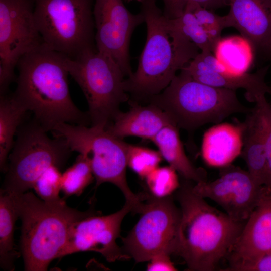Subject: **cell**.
<instances>
[{
  "label": "cell",
  "instance_id": "4fadbf2b",
  "mask_svg": "<svg viewBox=\"0 0 271 271\" xmlns=\"http://www.w3.org/2000/svg\"><path fill=\"white\" fill-rule=\"evenodd\" d=\"M262 187L248 171L231 164L220 168L217 179L196 183L192 189L198 195L216 203L231 218L246 222L259 202Z\"/></svg>",
  "mask_w": 271,
  "mask_h": 271
},
{
  "label": "cell",
  "instance_id": "ba28073f",
  "mask_svg": "<svg viewBox=\"0 0 271 271\" xmlns=\"http://www.w3.org/2000/svg\"><path fill=\"white\" fill-rule=\"evenodd\" d=\"M93 3L35 0V19L44 43L71 58L96 47Z\"/></svg>",
  "mask_w": 271,
  "mask_h": 271
},
{
  "label": "cell",
  "instance_id": "9a60e30c",
  "mask_svg": "<svg viewBox=\"0 0 271 271\" xmlns=\"http://www.w3.org/2000/svg\"><path fill=\"white\" fill-rule=\"evenodd\" d=\"M271 253V190L263 186L259 202L227 256L225 270L240 271Z\"/></svg>",
  "mask_w": 271,
  "mask_h": 271
},
{
  "label": "cell",
  "instance_id": "4316f807",
  "mask_svg": "<svg viewBox=\"0 0 271 271\" xmlns=\"http://www.w3.org/2000/svg\"><path fill=\"white\" fill-rule=\"evenodd\" d=\"M126 151L127 166L144 179L159 167L162 159L159 151L128 143Z\"/></svg>",
  "mask_w": 271,
  "mask_h": 271
},
{
  "label": "cell",
  "instance_id": "603a6c76",
  "mask_svg": "<svg viewBox=\"0 0 271 271\" xmlns=\"http://www.w3.org/2000/svg\"><path fill=\"white\" fill-rule=\"evenodd\" d=\"M254 52L247 39L241 35H233L221 38L213 54L227 71L242 75L248 73L253 62Z\"/></svg>",
  "mask_w": 271,
  "mask_h": 271
},
{
  "label": "cell",
  "instance_id": "52a82bcc",
  "mask_svg": "<svg viewBox=\"0 0 271 271\" xmlns=\"http://www.w3.org/2000/svg\"><path fill=\"white\" fill-rule=\"evenodd\" d=\"M65 64L86 98L91 125L106 128L119 111L120 105L129 98L122 70L110 56L96 47L74 58L66 56Z\"/></svg>",
  "mask_w": 271,
  "mask_h": 271
},
{
  "label": "cell",
  "instance_id": "836d02e7",
  "mask_svg": "<svg viewBox=\"0 0 271 271\" xmlns=\"http://www.w3.org/2000/svg\"><path fill=\"white\" fill-rule=\"evenodd\" d=\"M125 1H127V2H131V1H137V2H140V3H141L142 2L143 0H124Z\"/></svg>",
  "mask_w": 271,
  "mask_h": 271
},
{
  "label": "cell",
  "instance_id": "30bf717a",
  "mask_svg": "<svg viewBox=\"0 0 271 271\" xmlns=\"http://www.w3.org/2000/svg\"><path fill=\"white\" fill-rule=\"evenodd\" d=\"M141 214L122 238L124 253L137 262L149 261L160 253L176 254L181 211L171 196L147 197Z\"/></svg>",
  "mask_w": 271,
  "mask_h": 271
},
{
  "label": "cell",
  "instance_id": "277c9868",
  "mask_svg": "<svg viewBox=\"0 0 271 271\" xmlns=\"http://www.w3.org/2000/svg\"><path fill=\"white\" fill-rule=\"evenodd\" d=\"M11 194L22 222L21 250L26 271L47 270L59 258L73 224L96 213L71 208L62 198L46 202L32 192Z\"/></svg>",
  "mask_w": 271,
  "mask_h": 271
},
{
  "label": "cell",
  "instance_id": "3957f363",
  "mask_svg": "<svg viewBox=\"0 0 271 271\" xmlns=\"http://www.w3.org/2000/svg\"><path fill=\"white\" fill-rule=\"evenodd\" d=\"M157 0H143L140 12L147 25V38L138 68L125 79V91L147 101L164 90L180 70L199 53L193 43L170 27Z\"/></svg>",
  "mask_w": 271,
  "mask_h": 271
},
{
  "label": "cell",
  "instance_id": "f1b7e54d",
  "mask_svg": "<svg viewBox=\"0 0 271 271\" xmlns=\"http://www.w3.org/2000/svg\"><path fill=\"white\" fill-rule=\"evenodd\" d=\"M253 109L256 113L265 145L267 165L265 186L271 188V104L265 95H260L255 100Z\"/></svg>",
  "mask_w": 271,
  "mask_h": 271
},
{
  "label": "cell",
  "instance_id": "83f0119b",
  "mask_svg": "<svg viewBox=\"0 0 271 271\" xmlns=\"http://www.w3.org/2000/svg\"><path fill=\"white\" fill-rule=\"evenodd\" d=\"M145 179L151 194L157 198L171 196L180 185L177 172L170 165L158 167Z\"/></svg>",
  "mask_w": 271,
  "mask_h": 271
},
{
  "label": "cell",
  "instance_id": "44dd1931",
  "mask_svg": "<svg viewBox=\"0 0 271 271\" xmlns=\"http://www.w3.org/2000/svg\"><path fill=\"white\" fill-rule=\"evenodd\" d=\"M158 149L162 158L184 179L196 183L207 181L205 171L195 167L185 152L175 123H170L161 129L151 140Z\"/></svg>",
  "mask_w": 271,
  "mask_h": 271
},
{
  "label": "cell",
  "instance_id": "d590c367",
  "mask_svg": "<svg viewBox=\"0 0 271 271\" xmlns=\"http://www.w3.org/2000/svg\"><path fill=\"white\" fill-rule=\"evenodd\" d=\"M270 190H271V188H270Z\"/></svg>",
  "mask_w": 271,
  "mask_h": 271
},
{
  "label": "cell",
  "instance_id": "7a4b0ae2",
  "mask_svg": "<svg viewBox=\"0 0 271 271\" xmlns=\"http://www.w3.org/2000/svg\"><path fill=\"white\" fill-rule=\"evenodd\" d=\"M184 179L176 192L181 211L176 254L188 270L213 271L227 257L246 222L210 206Z\"/></svg>",
  "mask_w": 271,
  "mask_h": 271
},
{
  "label": "cell",
  "instance_id": "7c38bea8",
  "mask_svg": "<svg viewBox=\"0 0 271 271\" xmlns=\"http://www.w3.org/2000/svg\"><path fill=\"white\" fill-rule=\"evenodd\" d=\"M93 13L96 48L110 56L125 76H131L130 41L136 27L145 22L143 14L131 13L123 0H95Z\"/></svg>",
  "mask_w": 271,
  "mask_h": 271
},
{
  "label": "cell",
  "instance_id": "484cf974",
  "mask_svg": "<svg viewBox=\"0 0 271 271\" xmlns=\"http://www.w3.org/2000/svg\"><path fill=\"white\" fill-rule=\"evenodd\" d=\"M94 178L90 158L79 154L74 163L62 174L61 191L65 197L78 196Z\"/></svg>",
  "mask_w": 271,
  "mask_h": 271
},
{
  "label": "cell",
  "instance_id": "cb8c5ba5",
  "mask_svg": "<svg viewBox=\"0 0 271 271\" xmlns=\"http://www.w3.org/2000/svg\"><path fill=\"white\" fill-rule=\"evenodd\" d=\"M28 111L13 95L0 97V169H8L9 154L14 144V137Z\"/></svg>",
  "mask_w": 271,
  "mask_h": 271
},
{
  "label": "cell",
  "instance_id": "d6986e66",
  "mask_svg": "<svg viewBox=\"0 0 271 271\" xmlns=\"http://www.w3.org/2000/svg\"><path fill=\"white\" fill-rule=\"evenodd\" d=\"M170 123H174L159 107L150 103L143 106L134 101L128 111H118L105 128L120 139L138 137L151 141L161 129Z\"/></svg>",
  "mask_w": 271,
  "mask_h": 271
},
{
  "label": "cell",
  "instance_id": "d6a6232c",
  "mask_svg": "<svg viewBox=\"0 0 271 271\" xmlns=\"http://www.w3.org/2000/svg\"><path fill=\"white\" fill-rule=\"evenodd\" d=\"M240 271H271V253L242 267Z\"/></svg>",
  "mask_w": 271,
  "mask_h": 271
},
{
  "label": "cell",
  "instance_id": "ffe728a7",
  "mask_svg": "<svg viewBox=\"0 0 271 271\" xmlns=\"http://www.w3.org/2000/svg\"><path fill=\"white\" fill-rule=\"evenodd\" d=\"M243 147L242 123L216 124L203 134L201 155L209 166L222 168L231 164L241 155Z\"/></svg>",
  "mask_w": 271,
  "mask_h": 271
},
{
  "label": "cell",
  "instance_id": "8992f818",
  "mask_svg": "<svg viewBox=\"0 0 271 271\" xmlns=\"http://www.w3.org/2000/svg\"><path fill=\"white\" fill-rule=\"evenodd\" d=\"M55 137L63 139L72 152L89 157L96 180V187L109 182L116 186L129 203L133 213H141L145 196L135 194L126 180V143L98 125L61 123L52 130Z\"/></svg>",
  "mask_w": 271,
  "mask_h": 271
},
{
  "label": "cell",
  "instance_id": "9c48e42d",
  "mask_svg": "<svg viewBox=\"0 0 271 271\" xmlns=\"http://www.w3.org/2000/svg\"><path fill=\"white\" fill-rule=\"evenodd\" d=\"M35 120L18 134L9 156L1 189L14 194L33 189L37 179L53 165L62 168L72 152L62 139H52Z\"/></svg>",
  "mask_w": 271,
  "mask_h": 271
},
{
  "label": "cell",
  "instance_id": "ac0fdd59",
  "mask_svg": "<svg viewBox=\"0 0 271 271\" xmlns=\"http://www.w3.org/2000/svg\"><path fill=\"white\" fill-rule=\"evenodd\" d=\"M229 27L236 28L255 51L267 50L271 41V0H228Z\"/></svg>",
  "mask_w": 271,
  "mask_h": 271
},
{
  "label": "cell",
  "instance_id": "2e32d148",
  "mask_svg": "<svg viewBox=\"0 0 271 271\" xmlns=\"http://www.w3.org/2000/svg\"><path fill=\"white\" fill-rule=\"evenodd\" d=\"M182 69L196 80L211 86L235 91L244 89L246 98L251 102H254L260 95L271 94V87L265 82L268 66L253 73L235 74L227 71L213 53L200 51Z\"/></svg>",
  "mask_w": 271,
  "mask_h": 271
},
{
  "label": "cell",
  "instance_id": "5b68a950",
  "mask_svg": "<svg viewBox=\"0 0 271 271\" xmlns=\"http://www.w3.org/2000/svg\"><path fill=\"white\" fill-rule=\"evenodd\" d=\"M147 101L165 111L178 128L188 131L252 110L240 102L236 91L201 83L183 69L164 90Z\"/></svg>",
  "mask_w": 271,
  "mask_h": 271
},
{
  "label": "cell",
  "instance_id": "e575fe53",
  "mask_svg": "<svg viewBox=\"0 0 271 271\" xmlns=\"http://www.w3.org/2000/svg\"><path fill=\"white\" fill-rule=\"evenodd\" d=\"M267 51H269L270 52H271V41H270V43L269 45V46L267 49Z\"/></svg>",
  "mask_w": 271,
  "mask_h": 271
},
{
  "label": "cell",
  "instance_id": "5bb4252c",
  "mask_svg": "<svg viewBox=\"0 0 271 271\" xmlns=\"http://www.w3.org/2000/svg\"><path fill=\"white\" fill-rule=\"evenodd\" d=\"M132 211L131 205L126 202L115 213L105 216L95 213L76 222L59 258L79 252L93 251L101 254L109 262L129 259L116 240L120 236L123 218Z\"/></svg>",
  "mask_w": 271,
  "mask_h": 271
},
{
  "label": "cell",
  "instance_id": "d4e9b609",
  "mask_svg": "<svg viewBox=\"0 0 271 271\" xmlns=\"http://www.w3.org/2000/svg\"><path fill=\"white\" fill-rule=\"evenodd\" d=\"M18 218L12 195L1 189L0 266L5 270H14V262L19 257L14 240L15 223Z\"/></svg>",
  "mask_w": 271,
  "mask_h": 271
},
{
  "label": "cell",
  "instance_id": "4dcf8cb0",
  "mask_svg": "<svg viewBox=\"0 0 271 271\" xmlns=\"http://www.w3.org/2000/svg\"><path fill=\"white\" fill-rule=\"evenodd\" d=\"M164 15L169 19L179 16L184 11L188 2L196 3L210 10L228 6V0H162Z\"/></svg>",
  "mask_w": 271,
  "mask_h": 271
},
{
  "label": "cell",
  "instance_id": "8fae6325",
  "mask_svg": "<svg viewBox=\"0 0 271 271\" xmlns=\"http://www.w3.org/2000/svg\"><path fill=\"white\" fill-rule=\"evenodd\" d=\"M35 0H0V92L6 94L24 55L44 44L34 16Z\"/></svg>",
  "mask_w": 271,
  "mask_h": 271
},
{
  "label": "cell",
  "instance_id": "e0dca14e",
  "mask_svg": "<svg viewBox=\"0 0 271 271\" xmlns=\"http://www.w3.org/2000/svg\"><path fill=\"white\" fill-rule=\"evenodd\" d=\"M168 19L174 31L204 52L213 53L222 31L229 27L226 15H218L192 2L187 3L179 16Z\"/></svg>",
  "mask_w": 271,
  "mask_h": 271
},
{
  "label": "cell",
  "instance_id": "f546056e",
  "mask_svg": "<svg viewBox=\"0 0 271 271\" xmlns=\"http://www.w3.org/2000/svg\"><path fill=\"white\" fill-rule=\"evenodd\" d=\"M62 174L60 168L53 165L48 168L36 181L33 189L38 196L46 202L61 200Z\"/></svg>",
  "mask_w": 271,
  "mask_h": 271
},
{
  "label": "cell",
  "instance_id": "7402d4cb",
  "mask_svg": "<svg viewBox=\"0 0 271 271\" xmlns=\"http://www.w3.org/2000/svg\"><path fill=\"white\" fill-rule=\"evenodd\" d=\"M246 115L244 122L242 123L243 147L241 156L256 183L264 186L267 182V165L263 137L253 108Z\"/></svg>",
  "mask_w": 271,
  "mask_h": 271
},
{
  "label": "cell",
  "instance_id": "1f68e13d",
  "mask_svg": "<svg viewBox=\"0 0 271 271\" xmlns=\"http://www.w3.org/2000/svg\"><path fill=\"white\" fill-rule=\"evenodd\" d=\"M170 255L162 253L153 256L149 261L147 270L149 271H175L177 269L172 263Z\"/></svg>",
  "mask_w": 271,
  "mask_h": 271
},
{
  "label": "cell",
  "instance_id": "6da1fadb",
  "mask_svg": "<svg viewBox=\"0 0 271 271\" xmlns=\"http://www.w3.org/2000/svg\"><path fill=\"white\" fill-rule=\"evenodd\" d=\"M66 57L44 43L22 57L17 65V85L13 95L47 131L64 123L91 124L88 113L71 99Z\"/></svg>",
  "mask_w": 271,
  "mask_h": 271
}]
</instances>
